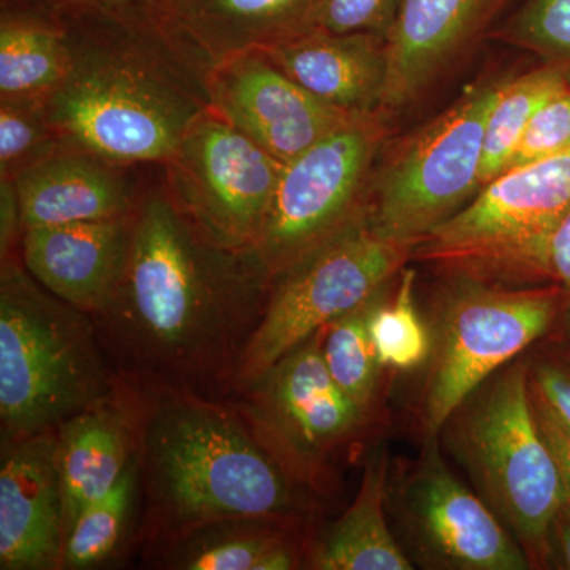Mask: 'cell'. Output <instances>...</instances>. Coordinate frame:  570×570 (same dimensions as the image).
Segmentation results:
<instances>
[{
    "mask_svg": "<svg viewBox=\"0 0 570 570\" xmlns=\"http://www.w3.org/2000/svg\"><path fill=\"white\" fill-rule=\"evenodd\" d=\"M272 285L257 250L213 245L154 193L135 206L121 281L92 318L124 387L225 400Z\"/></svg>",
    "mask_w": 570,
    "mask_h": 570,
    "instance_id": "1",
    "label": "cell"
},
{
    "mask_svg": "<svg viewBox=\"0 0 570 570\" xmlns=\"http://www.w3.org/2000/svg\"><path fill=\"white\" fill-rule=\"evenodd\" d=\"M135 400V455L154 539L170 543L223 520H303V483L238 407L189 395Z\"/></svg>",
    "mask_w": 570,
    "mask_h": 570,
    "instance_id": "2",
    "label": "cell"
},
{
    "mask_svg": "<svg viewBox=\"0 0 570 570\" xmlns=\"http://www.w3.org/2000/svg\"><path fill=\"white\" fill-rule=\"evenodd\" d=\"M122 387L92 316L48 292L20 258L2 262V441L56 431Z\"/></svg>",
    "mask_w": 570,
    "mask_h": 570,
    "instance_id": "3",
    "label": "cell"
},
{
    "mask_svg": "<svg viewBox=\"0 0 570 570\" xmlns=\"http://www.w3.org/2000/svg\"><path fill=\"white\" fill-rule=\"evenodd\" d=\"M208 108L205 88H193L171 61L110 43L75 45L70 73L45 100L66 148L116 165L167 164Z\"/></svg>",
    "mask_w": 570,
    "mask_h": 570,
    "instance_id": "4",
    "label": "cell"
},
{
    "mask_svg": "<svg viewBox=\"0 0 570 570\" xmlns=\"http://www.w3.org/2000/svg\"><path fill=\"white\" fill-rule=\"evenodd\" d=\"M439 438L532 569H546L547 531L566 490L532 409L528 356H517L475 389Z\"/></svg>",
    "mask_w": 570,
    "mask_h": 570,
    "instance_id": "5",
    "label": "cell"
},
{
    "mask_svg": "<svg viewBox=\"0 0 570 570\" xmlns=\"http://www.w3.org/2000/svg\"><path fill=\"white\" fill-rule=\"evenodd\" d=\"M570 212V148L499 175L415 246L412 261L504 287L554 284L550 242Z\"/></svg>",
    "mask_w": 570,
    "mask_h": 570,
    "instance_id": "6",
    "label": "cell"
},
{
    "mask_svg": "<svg viewBox=\"0 0 570 570\" xmlns=\"http://www.w3.org/2000/svg\"><path fill=\"white\" fill-rule=\"evenodd\" d=\"M570 291L560 284L504 287L450 277L431 307V352L417 419L423 444L487 379L560 324Z\"/></svg>",
    "mask_w": 570,
    "mask_h": 570,
    "instance_id": "7",
    "label": "cell"
},
{
    "mask_svg": "<svg viewBox=\"0 0 570 570\" xmlns=\"http://www.w3.org/2000/svg\"><path fill=\"white\" fill-rule=\"evenodd\" d=\"M414 249L379 235L365 216L273 277L264 316L236 371L232 393L245 392L324 326L387 291Z\"/></svg>",
    "mask_w": 570,
    "mask_h": 570,
    "instance_id": "8",
    "label": "cell"
},
{
    "mask_svg": "<svg viewBox=\"0 0 570 570\" xmlns=\"http://www.w3.org/2000/svg\"><path fill=\"white\" fill-rule=\"evenodd\" d=\"M501 86L469 89L374 171L366 217L379 235L417 246L479 194L487 119Z\"/></svg>",
    "mask_w": 570,
    "mask_h": 570,
    "instance_id": "9",
    "label": "cell"
},
{
    "mask_svg": "<svg viewBox=\"0 0 570 570\" xmlns=\"http://www.w3.org/2000/svg\"><path fill=\"white\" fill-rule=\"evenodd\" d=\"M385 138V111L365 112L284 164L257 243L269 275H281L366 216Z\"/></svg>",
    "mask_w": 570,
    "mask_h": 570,
    "instance_id": "10",
    "label": "cell"
},
{
    "mask_svg": "<svg viewBox=\"0 0 570 570\" xmlns=\"http://www.w3.org/2000/svg\"><path fill=\"white\" fill-rule=\"evenodd\" d=\"M165 165L171 198L208 242L257 250L281 160L208 108Z\"/></svg>",
    "mask_w": 570,
    "mask_h": 570,
    "instance_id": "11",
    "label": "cell"
},
{
    "mask_svg": "<svg viewBox=\"0 0 570 570\" xmlns=\"http://www.w3.org/2000/svg\"><path fill=\"white\" fill-rule=\"evenodd\" d=\"M321 332L284 355L239 393L236 404L258 438L305 487H318L328 456L365 425L356 406L330 376Z\"/></svg>",
    "mask_w": 570,
    "mask_h": 570,
    "instance_id": "12",
    "label": "cell"
},
{
    "mask_svg": "<svg viewBox=\"0 0 570 570\" xmlns=\"http://www.w3.org/2000/svg\"><path fill=\"white\" fill-rule=\"evenodd\" d=\"M439 441L389 487V501L415 560L428 569L530 570L527 553L497 513L452 474Z\"/></svg>",
    "mask_w": 570,
    "mask_h": 570,
    "instance_id": "13",
    "label": "cell"
},
{
    "mask_svg": "<svg viewBox=\"0 0 570 570\" xmlns=\"http://www.w3.org/2000/svg\"><path fill=\"white\" fill-rule=\"evenodd\" d=\"M204 86L213 111L283 164L358 116L306 91L258 50L214 67Z\"/></svg>",
    "mask_w": 570,
    "mask_h": 570,
    "instance_id": "14",
    "label": "cell"
},
{
    "mask_svg": "<svg viewBox=\"0 0 570 570\" xmlns=\"http://www.w3.org/2000/svg\"><path fill=\"white\" fill-rule=\"evenodd\" d=\"M317 0H146L140 32L184 70L206 75L243 52L305 31Z\"/></svg>",
    "mask_w": 570,
    "mask_h": 570,
    "instance_id": "15",
    "label": "cell"
},
{
    "mask_svg": "<svg viewBox=\"0 0 570 570\" xmlns=\"http://www.w3.org/2000/svg\"><path fill=\"white\" fill-rule=\"evenodd\" d=\"M66 520L56 431L2 441L0 569H62Z\"/></svg>",
    "mask_w": 570,
    "mask_h": 570,
    "instance_id": "16",
    "label": "cell"
},
{
    "mask_svg": "<svg viewBox=\"0 0 570 570\" xmlns=\"http://www.w3.org/2000/svg\"><path fill=\"white\" fill-rule=\"evenodd\" d=\"M505 0H397L385 37L387 81L382 110L422 97L493 21Z\"/></svg>",
    "mask_w": 570,
    "mask_h": 570,
    "instance_id": "17",
    "label": "cell"
},
{
    "mask_svg": "<svg viewBox=\"0 0 570 570\" xmlns=\"http://www.w3.org/2000/svg\"><path fill=\"white\" fill-rule=\"evenodd\" d=\"M132 214L121 219L28 228L21 261L52 295L89 316L102 313L129 255Z\"/></svg>",
    "mask_w": 570,
    "mask_h": 570,
    "instance_id": "18",
    "label": "cell"
},
{
    "mask_svg": "<svg viewBox=\"0 0 570 570\" xmlns=\"http://www.w3.org/2000/svg\"><path fill=\"white\" fill-rule=\"evenodd\" d=\"M258 51L333 107L354 115L382 110L387 81L384 37L307 31Z\"/></svg>",
    "mask_w": 570,
    "mask_h": 570,
    "instance_id": "19",
    "label": "cell"
},
{
    "mask_svg": "<svg viewBox=\"0 0 570 570\" xmlns=\"http://www.w3.org/2000/svg\"><path fill=\"white\" fill-rule=\"evenodd\" d=\"M137 450V400L124 392L86 409L56 430L67 532L86 505L122 478Z\"/></svg>",
    "mask_w": 570,
    "mask_h": 570,
    "instance_id": "20",
    "label": "cell"
},
{
    "mask_svg": "<svg viewBox=\"0 0 570 570\" xmlns=\"http://www.w3.org/2000/svg\"><path fill=\"white\" fill-rule=\"evenodd\" d=\"M108 160L62 148L14 178L24 230L96 220L134 213L132 190Z\"/></svg>",
    "mask_w": 570,
    "mask_h": 570,
    "instance_id": "21",
    "label": "cell"
},
{
    "mask_svg": "<svg viewBox=\"0 0 570 570\" xmlns=\"http://www.w3.org/2000/svg\"><path fill=\"white\" fill-rule=\"evenodd\" d=\"M389 452L374 449L367 456L362 485L351 508L307 551V568L316 570H412L390 531Z\"/></svg>",
    "mask_w": 570,
    "mask_h": 570,
    "instance_id": "22",
    "label": "cell"
},
{
    "mask_svg": "<svg viewBox=\"0 0 570 570\" xmlns=\"http://www.w3.org/2000/svg\"><path fill=\"white\" fill-rule=\"evenodd\" d=\"M302 521L232 519L168 543L167 564L181 570H291L299 566Z\"/></svg>",
    "mask_w": 570,
    "mask_h": 570,
    "instance_id": "23",
    "label": "cell"
},
{
    "mask_svg": "<svg viewBox=\"0 0 570 570\" xmlns=\"http://www.w3.org/2000/svg\"><path fill=\"white\" fill-rule=\"evenodd\" d=\"M75 45L39 18L3 14L0 24V99L47 100L70 73Z\"/></svg>",
    "mask_w": 570,
    "mask_h": 570,
    "instance_id": "24",
    "label": "cell"
},
{
    "mask_svg": "<svg viewBox=\"0 0 570 570\" xmlns=\"http://www.w3.org/2000/svg\"><path fill=\"white\" fill-rule=\"evenodd\" d=\"M569 81L564 71L547 63H540L538 69L513 80L502 81L497 102L487 119L479 174L480 190L508 170L532 116Z\"/></svg>",
    "mask_w": 570,
    "mask_h": 570,
    "instance_id": "25",
    "label": "cell"
},
{
    "mask_svg": "<svg viewBox=\"0 0 570 570\" xmlns=\"http://www.w3.org/2000/svg\"><path fill=\"white\" fill-rule=\"evenodd\" d=\"M138 493L140 468L135 455L118 483L105 497L86 505L71 523L63 547L62 569H91L107 561L129 527Z\"/></svg>",
    "mask_w": 570,
    "mask_h": 570,
    "instance_id": "26",
    "label": "cell"
},
{
    "mask_svg": "<svg viewBox=\"0 0 570 570\" xmlns=\"http://www.w3.org/2000/svg\"><path fill=\"white\" fill-rule=\"evenodd\" d=\"M377 296L324 326L321 336V352L330 376L367 414L376 404L384 370L370 335V314Z\"/></svg>",
    "mask_w": 570,
    "mask_h": 570,
    "instance_id": "27",
    "label": "cell"
},
{
    "mask_svg": "<svg viewBox=\"0 0 570 570\" xmlns=\"http://www.w3.org/2000/svg\"><path fill=\"white\" fill-rule=\"evenodd\" d=\"M417 273L404 268L396 279L392 299L387 291L377 296L370 314V335L384 367L411 371L425 365L431 352L430 326L415 306Z\"/></svg>",
    "mask_w": 570,
    "mask_h": 570,
    "instance_id": "28",
    "label": "cell"
},
{
    "mask_svg": "<svg viewBox=\"0 0 570 570\" xmlns=\"http://www.w3.org/2000/svg\"><path fill=\"white\" fill-rule=\"evenodd\" d=\"M62 148L45 100L0 99V178L14 179Z\"/></svg>",
    "mask_w": 570,
    "mask_h": 570,
    "instance_id": "29",
    "label": "cell"
},
{
    "mask_svg": "<svg viewBox=\"0 0 570 570\" xmlns=\"http://www.w3.org/2000/svg\"><path fill=\"white\" fill-rule=\"evenodd\" d=\"M501 36L570 78V0H523Z\"/></svg>",
    "mask_w": 570,
    "mask_h": 570,
    "instance_id": "30",
    "label": "cell"
},
{
    "mask_svg": "<svg viewBox=\"0 0 570 570\" xmlns=\"http://www.w3.org/2000/svg\"><path fill=\"white\" fill-rule=\"evenodd\" d=\"M396 9L397 0H317L303 32L376 33L385 39Z\"/></svg>",
    "mask_w": 570,
    "mask_h": 570,
    "instance_id": "31",
    "label": "cell"
},
{
    "mask_svg": "<svg viewBox=\"0 0 570 570\" xmlns=\"http://www.w3.org/2000/svg\"><path fill=\"white\" fill-rule=\"evenodd\" d=\"M568 148H570V81L532 116L510 159L508 170L546 159Z\"/></svg>",
    "mask_w": 570,
    "mask_h": 570,
    "instance_id": "32",
    "label": "cell"
},
{
    "mask_svg": "<svg viewBox=\"0 0 570 570\" xmlns=\"http://www.w3.org/2000/svg\"><path fill=\"white\" fill-rule=\"evenodd\" d=\"M528 356L531 384L570 430V351L562 343Z\"/></svg>",
    "mask_w": 570,
    "mask_h": 570,
    "instance_id": "33",
    "label": "cell"
},
{
    "mask_svg": "<svg viewBox=\"0 0 570 570\" xmlns=\"http://www.w3.org/2000/svg\"><path fill=\"white\" fill-rule=\"evenodd\" d=\"M531 401L540 433L553 453V459L560 469L562 485L570 498V430L532 384Z\"/></svg>",
    "mask_w": 570,
    "mask_h": 570,
    "instance_id": "34",
    "label": "cell"
},
{
    "mask_svg": "<svg viewBox=\"0 0 570 570\" xmlns=\"http://www.w3.org/2000/svg\"><path fill=\"white\" fill-rule=\"evenodd\" d=\"M58 9L91 14L122 26L124 31L140 32L146 0H48Z\"/></svg>",
    "mask_w": 570,
    "mask_h": 570,
    "instance_id": "35",
    "label": "cell"
},
{
    "mask_svg": "<svg viewBox=\"0 0 570 570\" xmlns=\"http://www.w3.org/2000/svg\"><path fill=\"white\" fill-rule=\"evenodd\" d=\"M24 235L20 197L14 179L0 178V258L2 262L14 257L18 239Z\"/></svg>",
    "mask_w": 570,
    "mask_h": 570,
    "instance_id": "36",
    "label": "cell"
},
{
    "mask_svg": "<svg viewBox=\"0 0 570 570\" xmlns=\"http://www.w3.org/2000/svg\"><path fill=\"white\" fill-rule=\"evenodd\" d=\"M546 569L570 570V498L566 494L547 531Z\"/></svg>",
    "mask_w": 570,
    "mask_h": 570,
    "instance_id": "37",
    "label": "cell"
},
{
    "mask_svg": "<svg viewBox=\"0 0 570 570\" xmlns=\"http://www.w3.org/2000/svg\"><path fill=\"white\" fill-rule=\"evenodd\" d=\"M550 265L554 284L570 291V212L551 236Z\"/></svg>",
    "mask_w": 570,
    "mask_h": 570,
    "instance_id": "38",
    "label": "cell"
},
{
    "mask_svg": "<svg viewBox=\"0 0 570 570\" xmlns=\"http://www.w3.org/2000/svg\"><path fill=\"white\" fill-rule=\"evenodd\" d=\"M554 332L560 333V336H562L561 343L570 351V303L562 313L560 324H558Z\"/></svg>",
    "mask_w": 570,
    "mask_h": 570,
    "instance_id": "39",
    "label": "cell"
}]
</instances>
